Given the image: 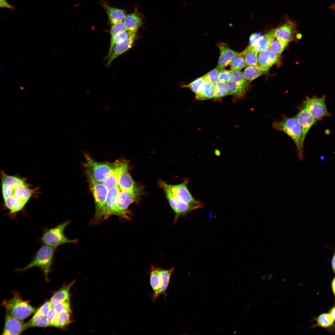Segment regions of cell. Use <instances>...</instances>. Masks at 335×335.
<instances>
[{
	"label": "cell",
	"mask_w": 335,
	"mask_h": 335,
	"mask_svg": "<svg viewBox=\"0 0 335 335\" xmlns=\"http://www.w3.org/2000/svg\"><path fill=\"white\" fill-rule=\"evenodd\" d=\"M272 127L284 132L292 139L296 146L299 159H303L302 130L295 116L285 118L280 121L274 122Z\"/></svg>",
	"instance_id": "6da1fadb"
},
{
	"label": "cell",
	"mask_w": 335,
	"mask_h": 335,
	"mask_svg": "<svg viewBox=\"0 0 335 335\" xmlns=\"http://www.w3.org/2000/svg\"><path fill=\"white\" fill-rule=\"evenodd\" d=\"M174 269L173 267L168 270H165L151 266L149 274L150 283L153 291L151 297L152 301H155L160 294L164 295L165 298L166 297V290Z\"/></svg>",
	"instance_id": "7a4b0ae2"
},
{
	"label": "cell",
	"mask_w": 335,
	"mask_h": 335,
	"mask_svg": "<svg viewBox=\"0 0 335 335\" xmlns=\"http://www.w3.org/2000/svg\"><path fill=\"white\" fill-rule=\"evenodd\" d=\"M90 190L94 199L95 214L91 221L92 225L97 224L103 220L105 203L108 189L102 182L87 176Z\"/></svg>",
	"instance_id": "3957f363"
},
{
	"label": "cell",
	"mask_w": 335,
	"mask_h": 335,
	"mask_svg": "<svg viewBox=\"0 0 335 335\" xmlns=\"http://www.w3.org/2000/svg\"><path fill=\"white\" fill-rule=\"evenodd\" d=\"M56 248L46 245L41 246L36 252L31 262L25 267L17 269L18 271H24L34 267L40 269L46 278L51 268Z\"/></svg>",
	"instance_id": "277c9868"
},
{
	"label": "cell",
	"mask_w": 335,
	"mask_h": 335,
	"mask_svg": "<svg viewBox=\"0 0 335 335\" xmlns=\"http://www.w3.org/2000/svg\"><path fill=\"white\" fill-rule=\"evenodd\" d=\"M70 223V221H67L53 227L45 229L40 239L42 244L56 248L63 244L77 243V239H69L65 234V230Z\"/></svg>",
	"instance_id": "5b68a950"
},
{
	"label": "cell",
	"mask_w": 335,
	"mask_h": 335,
	"mask_svg": "<svg viewBox=\"0 0 335 335\" xmlns=\"http://www.w3.org/2000/svg\"><path fill=\"white\" fill-rule=\"evenodd\" d=\"M6 313L13 317L23 320L36 311L28 301L22 300L19 294L15 292L12 297L8 301L5 300L2 303Z\"/></svg>",
	"instance_id": "8992f818"
},
{
	"label": "cell",
	"mask_w": 335,
	"mask_h": 335,
	"mask_svg": "<svg viewBox=\"0 0 335 335\" xmlns=\"http://www.w3.org/2000/svg\"><path fill=\"white\" fill-rule=\"evenodd\" d=\"M85 162L83 164L86 176L96 181H102L109 174L114 166L113 163L98 162L94 160L87 153H84Z\"/></svg>",
	"instance_id": "52a82bcc"
},
{
	"label": "cell",
	"mask_w": 335,
	"mask_h": 335,
	"mask_svg": "<svg viewBox=\"0 0 335 335\" xmlns=\"http://www.w3.org/2000/svg\"><path fill=\"white\" fill-rule=\"evenodd\" d=\"M166 183L161 180L159 181V186L163 190L169 204L174 212L175 223L176 222L180 217L185 215L191 211L196 208H201L203 206V205L188 204L180 201L173 195L168 189Z\"/></svg>",
	"instance_id": "ba28073f"
},
{
	"label": "cell",
	"mask_w": 335,
	"mask_h": 335,
	"mask_svg": "<svg viewBox=\"0 0 335 335\" xmlns=\"http://www.w3.org/2000/svg\"><path fill=\"white\" fill-rule=\"evenodd\" d=\"M142 191L122 190L120 189L115 215L127 220L130 219L129 205L136 201Z\"/></svg>",
	"instance_id": "9c48e42d"
},
{
	"label": "cell",
	"mask_w": 335,
	"mask_h": 335,
	"mask_svg": "<svg viewBox=\"0 0 335 335\" xmlns=\"http://www.w3.org/2000/svg\"><path fill=\"white\" fill-rule=\"evenodd\" d=\"M302 105L317 121L330 115L326 107L324 95L320 97H307Z\"/></svg>",
	"instance_id": "30bf717a"
},
{
	"label": "cell",
	"mask_w": 335,
	"mask_h": 335,
	"mask_svg": "<svg viewBox=\"0 0 335 335\" xmlns=\"http://www.w3.org/2000/svg\"><path fill=\"white\" fill-rule=\"evenodd\" d=\"M226 83L230 94L236 99L244 96L249 84L241 71H233L231 78Z\"/></svg>",
	"instance_id": "8fae6325"
},
{
	"label": "cell",
	"mask_w": 335,
	"mask_h": 335,
	"mask_svg": "<svg viewBox=\"0 0 335 335\" xmlns=\"http://www.w3.org/2000/svg\"><path fill=\"white\" fill-rule=\"evenodd\" d=\"M188 181L186 180L179 184L172 185L166 183V185L173 195L180 201L188 204L203 205L199 201L196 200L190 192L187 185Z\"/></svg>",
	"instance_id": "7c38bea8"
},
{
	"label": "cell",
	"mask_w": 335,
	"mask_h": 335,
	"mask_svg": "<svg viewBox=\"0 0 335 335\" xmlns=\"http://www.w3.org/2000/svg\"><path fill=\"white\" fill-rule=\"evenodd\" d=\"M127 169H129L128 161L123 159L116 160L114 163L111 172L102 182L108 189L118 186V180L120 175Z\"/></svg>",
	"instance_id": "4fadbf2b"
},
{
	"label": "cell",
	"mask_w": 335,
	"mask_h": 335,
	"mask_svg": "<svg viewBox=\"0 0 335 335\" xmlns=\"http://www.w3.org/2000/svg\"><path fill=\"white\" fill-rule=\"evenodd\" d=\"M295 117L299 122L302 129V141L303 144L304 141L308 132L312 126L317 121L313 117L303 105Z\"/></svg>",
	"instance_id": "5bb4252c"
},
{
	"label": "cell",
	"mask_w": 335,
	"mask_h": 335,
	"mask_svg": "<svg viewBox=\"0 0 335 335\" xmlns=\"http://www.w3.org/2000/svg\"><path fill=\"white\" fill-rule=\"evenodd\" d=\"M23 320L15 318L6 313L3 335H19L25 330Z\"/></svg>",
	"instance_id": "9a60e30c"
},
{
	"label": "cell",
	"mask_w": 335,
	"mask_h": 335,
	"mask_svg": "<svg viewBox=\"0 0 335 335\" xmlns=\"http://www.w3.org/2000/svg\"><path fill=\"white\" fill-rule=\"evenodd\" d=\"M120 189L118 186L108 189L106 201L103 220H107L112 215H115L117 210L118 194Z\"/></svg>",
	"instance_id": "2e32d148"
},
{
	"label": "cell",
	"mask_w": 335,
	"mask_h": 335,
	"mask_svg": "<svg viewBox=\"0 0 335 335\" xmlns=\"http://www.w3.org/2000/svg\"><path fill=\"white\" fill-rule=\"evenodd\" d=\"M128 32V36L126 40L122 43L114 46L111 51L109 52L107 56L108 59L107 64V66H109L114 59L131 47L136 36V32Z\"/></svg>",
	"instance_id": "e0dca14e"
},
{
	"label": "cell",
	"mask_w": 335,
	"mask_h": 335,
	"mask_svg": "<svg viewBox=\"0 0 335 335\" xmlns=\"http://www.w3.org/2000/svg\"><path fill=\"white\" fill-rule=\"evenodd\" d=\"M295 23L288 18L284 22L275 28V37L277 39L290 42L293 39L295 32Z\"/></svg>",
	"instance_id": "ac0fdd59"
},
{
	"label": "cell",
	"mask_w": 335,
	"mask_h": 335,
	"mask_svg": "<svg viewBox=\"0 0 335 335\" xmlns=\"http://www.w3.org/2000/svg\"><path fill=\"white\" fill-rule=\"evenodd\" d=\"M218 46L220 54L216 68L221 70L229 65L232 60L240 52L230 49L224 43H219Z\"/></svg>",
	"instance_id": "d6986e66"
},
{
	"label": "cell",
	"mask_w": 335,
	"mask_h": 335,
	"mask_svg": "<svg viewBox=\"0 0 335 335\" xmlns=\"http://www.w3.org/2000/svg\"><path fill=\"white\" fill-rule=\"evenodd\" d=\"M279 60V56L269 49L259 53L257 65L267 72Z\"/></svg>",
	"instance_id": "ffe728a7"
},
{
	"label": "cell",
	"mask_w": 335,
	"mask_h": 335,
	"mask_svg": "<svg viewBox=\"0 0 335 335\" xmlns=\"http://www.w3.org/2000/svg\"><path fill=\"white\" fill-rule=\"evenodd\" d=\"M128 170L124 171L119 177L118 186L119 189L122 190L142 191V188L136 185L130 175Z\"/></svg>",
	"instance_id": "44dd1931"
},
{
	"label": "cell",
	"mask_w": 335,
	"mask_h": 335,
	"mask_svg": "<svg viewBox=\"0 0 335 335\" xmlns=\"http://www.w3.org/2000/svg\"><path fill=\"white\" fill-rule=\"evenodd\" d=\"M195 94L196 99L198 100L213 98L215 94V85L205 80L199 86Z\"/></svg>",
	"instance_id": "7402d4cb"
},
{
	"label": "cell",
	"mask_w": 335,
	"mask_h": 335,
	"mask_svg": "<svg viewBox=\"0 0 335 335\" xmlns=\"http://www.w3.org/2000/svg\"><path fill=\"white\" fill-rule=\"evenodd\" d=\"M275 28H273L258 39L255 46L258 53L270 49L275 39Z\"/></svg>",
	"instance_id": "603a6c76"
},
{
	"label": "cell",
	"mask_w": 335,
	"mask_h": 335,
	"mask_svg": "<svg viewBox=\"0 0 335 335\" xmlns=\"http://www.w3.org/2000/svg\"><path fill=\"white\" fill-rule=\"evenodd\" d=\"M102 5L106 10L109 20L113 25L123 21L125 16V13L123 10L111 7L105 2H102Z\"/></svg>",
	"instance_id": "cb8c5ba5"
},
{
	"label": "cell",
	"mask_w": 335,
	"mask_h": 335,
	"mask_svg": "<svg viewBox=\"0 0 335 335\" xmlns=\"http://www.w3.org/2000/svg\"><path fill=\"white\" fill-rule=\"evenodd\" d=\"M74 283L75 280H74L68 284L64 286L54 293L50 300L51 307H54L58 303L70 297V290Z\"/></svg>",
	"instance_id": "d4e9b609"
},
{
	"label": "cell",
	"mask_w": 335,
	"mask_h": 335,
	"mask_svg": "<svg viewBox=\"0 0 335 335\" xmlns=\"http://www.w3.org/2000/svg\"><path fill=\"white\" fill-rule=\"evenodd\" d=\"M124 23L127 31L136 32L142 25V20L136 12H134L126 16Z\"/></svg>",
	"instance_id": "484cf974"
},
{
	"label": "cell",
	"mask_w": 335,
	"mask_h": 335,
	"mask_svg": "<svg viewBox=\"0 0 335 335\" xmlns=\"http://www.w3.org/2000/svg\"><path fill=\"white\" fill-rule=\"evenodd\" d=\"M314 320L316 321V323L312 325L311 328L320 327L328 330L335 329L334 321L329 313H322L316 318H315Z\"/></svg>",
	"instance_id": "4316f807"
},
{
	"label": "cell",
	"mask_w": 335,
	"mask_h": 335,
	"mask_svg": "<svg viewBox=\"0 0 335 335\" xmlns=\"http://www.w3.org/2000/svg\"><path fill=\"white\" fill-rule=\"evenodd\" d=\"M240 53L244 56L246 67L257 65L258 52L254 47L249 45Z\"/></svg>",
	"instance_id": "83f0119b"
},
{
	"label": "cell",
	"mask_w": 335,
	"mask_h": 335,
	"mask_svg": "<svg viewBox=\"0 0 335 335\" xmlns=\"http://www.w3.org/2000/svg\"><path fill=\"white\" fill-rule=\"evenodd\" d=\"M12 188V193L10 197H15L26 203H27L33 194V190L29 188L28 185Z\"/></svg>",
	"instance_id": "f1b7e54d"
},
{
	"label": "cell",
	"mask_w": 335,
	"mask_h": 335,
	"mask_svg": "<svg viewBox=\"0 0 335 335\" xmlns=\"http://www.w3.org/2000/svg\"><path fill=\"white\" fill-rule=\"evenodd\" d=\"M266 72L257 65L246 67L243 74L246 80L249 84L255 79Z\"/></svg>",
	"instance_id": "f546056e"
},
{
	"label": "cell",
	"mask_w": 335,
	"mask_h": 335,
	"mask_svg": "<svg viewBox=\"0 0 335 335\" xmlns=\"http://www.w3.org/2000/svg\"><path fill=\"white\" fill-rule=\"evenodd\" d=\"M71 312V310H64L58 313L54 327L62 328L72 323Z\"/></svg>",
	"instance_id": "4dcf8cb0"
},
{
	"label": "cell",
	"mask_w": 335,
	"mask_h": 335,
	"mask_svg": "<svg viewBox=\"0 0 335 335\" xmlns=\"http://www.w3.org/2000/svg\"><path fill=\"white\" fill-rule=\"evenodd\" d=\"M50 326L47 317L41 315L34 316L27 323L25 324L26 329L34 327H46Z\"/></svg>",
	"instance_id": "1f68e13d"
},
{
	"label": "cell",
	"mask_w": 335,
	"mask_h": 335,
	"mask_svg": "<svg viewBox=\"0 0 335 335\" xmlns=\"http://www.w3.org/2000/svg\"><path fill=\"white\" fill-rule=\"evenodd\" d=\"M2 180L12 188H16L28 185L25 179L16 176L7 175L3 172H2Z\"/></svg>",
	"instance_id": "d6a6232c"
},
{
	"label": "cell",
	"mask_w": 335,
	"mask_h": 335,
	"mask_svg": "<svg viewBox=\"0 0 335 335\" xmlns=\"http://www.w3.org/2000/svg\"><path fill=\"white\" fill-rule=\"evenodd\" d=\"M215 94L214 98L219 99L230 94L226 83L218 81L215 84Z\"/></svg>",
	"instance_id": "836d02e7"
},
{
	"label": "cell",
	"mask_w": 335,
	"mask_h": 335,
	"mask_svg": "<svg viewBox=\"0 0 335 335\" xmlns=\"http://www.w3.org/2000/svg\"><path fill=\"white\" fill-rule=\"evenodd\" d=\"M289 42L287 41L275 38L270 46V49L279 56L282 53Z\"/></svg>",
	"instance_id": "e575fe53"
},
{
	"label": "cell",
	"mask_w": 335,
	"mask_h": 335,
	"mask_svg": "<svg viewBox=\"0 0 335 335\" xmlns=\"http://www.w3.org/2000/svg\"><path fill=\"white\" fill-rule=\"evenodd\" d=\"M231 70L233 71H241L246 67V64L243 55L240 54L235 57L229 64Z\"/></svg>",
	"instance_id": "d590c367"
},
{
	"label": "cell",
	"mask_w": 335,
	"mask_h": 335,
	"mask_svg": "<svg viewBox=\"0 0 335 335\" xmlns=\"http://www.w3.org/2000/svg\"><path fill=\"white\" fill-rule=\"evenodd\" d=\"M128 34V32L127 31L111 36L109 52L111 51L114 46L123 42L127 38Z\"/></svg>",
	"instance_id": "8d00e7d4"
},
{
	"label": "cell",
	"mask_w": 335,
	"mask_h": 335,
	"mask_svg": "<svg viewBox=\"0 0 335 335\" xmlns=\"http://www.w3.org/2000/svg\"><path fill=\"white\" fill-rule=\"evenodd\" d=\"M220 70L216 68L209 71L203 76L205 81L215 84L218 81Z\"/></svg>",
	"instance_id": "74e56055"
},
{
	"label": "cell",
	"mask_w": 335,
	"mask_h": 335,
	"mask_svg": "<svg viewBox=\"0 0 335 335\" xmlns=\"http://www.w3.org/2000/svg\"><path fill=\"white\" fill-rule=\"evenodd\" d=\"M205 81L204 78L203 76L187 85H183L181 87L187 88L195 94L199 86Z\"/></svg>",
	"instance_id": "f35d334b"
},
{
	"label": "cell",
	"mask_w": 335,
	"mask_h": 335,
	"mask_svg": "<svg viewBox=\"0 0 335 335\" xmlns=\"http://www.w3.org/2000/svg\"><path fill=\"white\" fill-rule=\"evenodd\" d=\"M127 31L125 25L123 21L114 24L111 28L110 34L111 37L119 33Z\"/></svg>",
	"instance_id": "ab89813d"
},
{
	"label": "cell",
	"mask_w": 335,
	"mask_h": 335,
	"mask_svg": "<svg viewBox=\"0 0 335 335\" xmlns=\"http://www.w3.org/2000/svg\"><path fill=\"white\" fill-rule=\"evenodd\" d=\"M54 308L58 313L64 310H71L70 297L58 303Z\"/></svg>",
	"instance_id": "60d3db41"
},
{
	"label": "cell",
	"mask_w": 335,
	"mask_h": 335,
	"mask_svg": "<svg viewBox=\"0 0 335 335\" xmlns=\"http://www.w3.org/2000/svg\"><path fill=\"white\" fill-rule=\"evenodd\" d=\"M233 71L232 70L224 69L220 70L218 81L227 83L231 78Z\"/></svg>",
	"instance_id": "b9f144b4"
},
{
	"label": "cell",
	"mask_w": 335,
	"mask_h": 335,
	"mask_svg": "<svg viewBox=\"0 0 335 335\" xmlns=\"http://www.w3.org/2000/svg\"><path fill=\"white\" fill-rule=\"evenodd\" d=\"M51 307L50 301H47L37 310L34 316L41 315L46 316Z\"/></svg>",
	"instance_id": "7bdbcfd3"
},
{
	"label": "cell",
	"mask_w": 335,
	"mask_h": 335,
	"mask_svg": "<svg viewBox=\"0 0 335 335\" xmlns=\"http://www.w3.org/2000/svg\"><path fill=\"white\" fill-rule=\"evenodd\" d=\"M57 314L54 308L51 307L46 316L50 326H55Z\"/></svg>",
	"instance_id": "ee69618b"
},
{
	"label": "cell",
	"mask_w": 335,
	"mask_h": 335,
	"mask_svg": "<svg viewBox=\"0 0 335 335\" xmlns=\"http://www.w3.org/2000/svg\"><path fill=\"white\" fill-rule=\"evenodd\" d=\"M261 36V34L259 33H253L250 37L249 45L255 47L258 40Z\"/></svg>",
	"instance_id": "f6af8a7d"
},
{
	"label": "cell",
	"mask_w": 335,
	"mask_h": 335,
	"mask_svg": "<svg viewBox=\"0 0 335 335\" xmlns=\"http://www.w3.org/2000/svg\"><path fill=\"white\" fill-rule=\"evenodd\" d=\"M0 7L6 8L12 10L16 9L15 8L13 5L9 4L6 0H0Z\"/></svg>",
	"instance_id": "bcb514c9"
},
{
	"label": "cell",
	"mask_w": 335,
	"mask_h": 335,
	"mask_svg": "<svg viewBox=\"0 0 335 335\" xmlns=\"http://www.w3.org/2000/svg\"><path fill=\"white\" fill-rule=\"evenodd\" d=\"M329 313L331 315L334 321H335V306L333 307L330 309Z\"/></svg>",
	"instance_id": "7dc6e473"
},
{
	"label": "cell",
	"mask_w": 335,
	"mask_h": 335,
	"mask_svg": "<svg viewBox=\"0 0 335 335\" xmlns=\"http://www.w3.org/2000/svg\"><path fill=\"white\" fill-rule=\"evenodd\" d=\"M331 265L333 270L335 274V250L333 257L331 260Z\"/></svg>",
	"instance_id": "c3c4849f"
},
{
	"label": "cell",
	"mask_w": 335,
	"mask_h": 335,
	"mask_svg": "<svg viewBox=\"0 0 335 335\" xmlns=\"http://www.w3.org/2000/svg\"><path fill=\"white\" fill-rule=\"evenodd\" d=\"M331 288L333 293L335 296V276L333 278L332 281Z\"/></svg>",
	"instance_id": "681fc988"
},
{
	"label": "cell",
	"mask_w": 335,
	"mask_h": 335,
	"mask_svg": "<svg viewBox=\"0 0 335 335\" xmlns=\"http://www.w3.org/2000/svg\"><path fill=\"white\" fill-rule=\"evenodd\" d=\"M330 8L332 9V10L335 9V3L333 4L331 6H330Z\"/></svg>",
	"instance_id": "f907efd6"
},
{
	"label": "cell",
	"mask_w": 335,
	"mask_h": 335,
	"mask_svg": "<svg viewBox=\"0 0 335 335\" xmlns=\"http://www.w3.org/2000/svg\"><path fill=\"white\" fill-rule=\"evenodd\" d=\"M272 277V275L271 274H270L268 275V279H270Z\"/></svg>",
	"instance_id": "816d5d0a"
},
{
	"label": "cell",
	"mask_w": 335,
	"mask_h": 335,
	"mask_svg": "<svg viewBox=\"0 0 335 335\" xmlns=\"http://www.w3.org/2000/svg\"><path fill=\"white\" fill-rule=\"evenodd\" d=\"M266 279V276L265 275H263L261 277L262 280H264Z\"/></svg>",
	"instance_id": "f5cc1de1"
},
{
	"label": "cell",
	"mask_w": 335,
	"mask_h": 335,
	"mask_svg": "<svg viewBox=\"0 0 335 335\" xmlns=\"http://www.w3.org/2000/svg\"><path fill=\"white\" fill-rule=\"evenodd\" d=\"M333 10L335 12V9H333Z\"/></svg>",
	"instance_id": "db71d44e"
}]
</instances>
